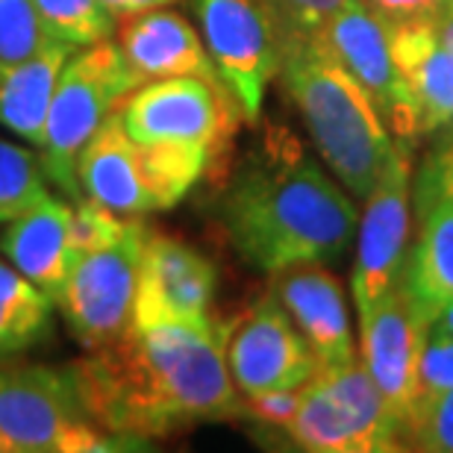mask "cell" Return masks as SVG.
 Returning <instances> with one entry per match:
<instances>
[{"mask_svg": "<svg viewBox=\"0 0 453 453\" xmlns=\"http://www.w3.org/2000/svg\"><path fill=\"white\" fill-rule=\"evenodd\" d=\"M142 439L115 436L88 418L68 368L0 362V453L139 450Z\"/></svg>", "mask_w": 453, "mask_h": 453, "instance_id": "obj_4", "label": "cell"}, {"mask_svg": "<svg viewBox=\"0 0 453 453\" xmlns=\"http://www.w3.org/2000/svg\"><path fill=\"white\" fill-rule=\"evenodd\" d=\"M280 77L324 165L362 203L397 150L377 104L312 39L283 44Z\"/></svg>", "mask_w": 453, "mask_h": 453, "instance_id": "obj_3", "label": "cell"}, {"mask_svg": "<svg viewBox=\"0 0 453 453\" xmlns=\"http://www.w3.org/2000/svg\"><path fill=\"white\" fill-rule=\"evenodd\" d=\"M135 88H139V80L112 39L80 48L65 62L48 112L39 159L48 183L57 186L71 201L83 197L77 162L86 142Z\"/></svg>", "mask_w": 453, "mask_h": 453, "instance_id": "obj_5", "label": "cell"}, {"mask_svg": "<svg viewBox=\"0 0 453 453\" xmlns=\"http://www.w3.org/2000/svg\"><path fill=\"white\" fill-rule=\"evenodd\" d=\"M436 324H439V327H445V330H450V333H453V303H450V306H445V310H441V315L436 319Z\"/></svg>", "mask_w": 453, "mask_h": 453, "instance_id": "obj_35", "label": "cell"}, {"mask_svg": "<svg viewBox=\"0 0 453 453\" xmlns=\"http://www.w3.org/2000/svg\"><path fill=\"white\" fill-rule=\"evenodd\" d=\"M219 286L215 265L192 244L174 235L148 233L139 262V283L130 327L159 324H203Z\"/></svg>", "mask_w": 453, "mask_h": 453, "instance_id": "obj_14", "label": "cell"}, {"mask_svg": "<svg viewBox=\"0 0 453 453\" xmlns=\"http://www.w3.org/2000/svg\"><path fill=\"white\" fill-rule=\"evenodd\" d=\"M433 27H436V30H439V35H441V39H445V44H450V48H453V9H450V12L441 15L439 21L433 24Z\"/></svg>", "mask_w": 453, "mask_h": 453, "instance_id": "obj_34", "label": "cell"}, {"mask_svg": "<svg viewBox=\"0 0 453 453\" xmlns=\"http://www.w3.org/2000/svg\"><path fill=\"white\" fill-rule=\"evenodd\" d=\"M433 197H445L453 203V133L436 135V148L427 153L415 183V201H433Z\"/></svg>", "mask_w": 453, "mask_h": 453, "instance_id": "obj_30", "label": "cell"}, {"mask_svg": "<svg viewBox=\"0 0 453 453\" xmlns=\"http://www.w3.org/2000/svg\"><path fill=\"white\" fill-rule=\"evenodd\" d=\"M35 9H39L44 33L74 48L112 39L118 24L101 0H35Z\"/></svg>", "mask_w": 453, "mask_h": 453, "instance_id": "obj_23", "label": "cell"}, {"mask_svg": "<svg viewBox=\"0 0 453 453\" xmlns=\"http://www.w3.org/2000/svg\"><path fill=\"white\" fill-rule=\"evenodd\" d=\"M283 433L297 450L310 453L406 450L401 424L359 357L321 365L303 386L301 406Z\"/></svg>", "mask_w": 453, "mask_h": 453, "instance_id": "obj_6", "label": "cell"}, {"mask_svg": "<svg viewBox=\"0 0 453 453\" xmlns=\"http://www.w3.org/2000/svg\"><path fill=\"white\" fill-rule=\"evenodd\" d=\"M124 130L135 144L206 148L212 165L239 130L242 112L221 80L162 77L139 86L118 106Z\"/></svg>", "mask_w": 453, "mask_h": 453, "instance_id": "obj_7", "label": "cell"}, {"mask_svg": "<svg viewBox=\"0 0 453 453\" xmlns=\"http://www.w3.org/2000/svg\"><path fill=\"white\" fill-rule=\"evenodd\" d=\"M148 226L133 219L130 230L112 248L83 253L62 288L57 306L86 350L110 344L130 327L142 248Z\"/></svg>", "mask_w": 453, "mask_h": 453, "instance_id": "obj_10", "label": "cell"}, {"mask_svg": "<svg viewBox=\"0 0 453 453\" xmlns=\"http://www.w3.org/2000/svg\"><path fill=\"white\" fill-rule=\"evenodd\" d=\"M133 219H124L112 210H106L92 197H80L71 210V242H74L77 259L83 253H95L104 248H112L115 242H121L127 230H130Z\"/></svg>", "mask_w": 453, "mask_h": 453, "instance_id": "obj_26", "label": "cell"}, {"mask_svg": "<svg viewBox=\"0 0 453 453\" xmlns=\"http://www.w3.org/2000/svg\"><path fill=\"white\" fill-rule=\"evenodd\" d=\"M418 383H421V401L430 395H441L453 388V333L439 327V324L430 327L427 344H424Z\"/></svg>", "mask_w": 453, "mask_h": 453, "instance_id": "obj_29", "label": "cell"}, {"mask_svg": "<svg viewBox=\"0 0 453 453\" xmlns=\"http://www.w3.org/2000/svg\"><path fill=\"white\" fill-rule=\"evenodd\" d=\"M101 4H104L106 12L115 18V21H121V18L148 12V9L171 6V4H177V0H101Z\"/></svg>", "mask_w": 453, "mask_h": 453, "instance_id": "obj_33", "label": "cell"}, {"mask_svg": "<svg viewBox=\"0 0 453 453\" xmlns=\"http://www.w3.org/2000/svg\"><path fill=\"white\" fill-rule=\"evenodd\" d=\"M371 12H377L386 24L427 21L436 24L441 15L450 12L453 0H362Z\"/></svg>", "mask_w": 453, "mask_h": 453, "instance_id": "obj_32", "label": "cell"}, {"mask_svg": "<svg viewBox=\"0 0 453 453\" xmlns=\"http://www.w3.org/2000/svg\"><path fill=\"white\" fill-rule=\"evenodd\" d=\"M201 39L242 121L259 124L262 101L280 74L283 42L262 0H192Z\"/></svg>", "mask_w": 453, "mask_h": 453, "instance_id": "obj_8", "label": "cell"}, {"mask_svg": "<svg viewBox=\"0 0 453 453\" xmlns=\"http://www.w3.org/2000/svg\"><path fill=\"white\" fill-rule=\"evenodd\" d=\"M262 4L274 18L280 42L286 44L297 39H312L344 0H262Z\"/></svg>", "mask_w": 453, "mask_h": 453, "instance_id": "obj_28", "label": "cell"}, {"mask_svg": "<svg viewBox=\"0 0 453 453\" xmlns=\"http://www.w3.org/2000/svg\"><path fill=\"white\" fill-rule=\"evenodd\" d=\"M395 65L418 112L421 135L453 133V48L427 21L386 24Z\"/></svg>", "mask_w": 453, "mask_h": 453, "instance_id": "obj_18", "label": "cell"}, {"mask_svg": "<svg viewBox=\"0 0 453 453\" xmlns=\"http://www.w3.org/2000/svg\"><path fill=\"white\" fill-rule=\"evenodd\" d=\"M271 277V295L283 303L321 365H342L359 357L344 292L324 262H303Z\"/></svg>", "mask_w": 453, "mask_h": 453, "instance_id": "obj_15", "label": "cell"}, {"mask_svg": "<svg viewBox=\"0 0 453 453\" xmlns=\"http://www.w3.org/2000/svg\"><path fill=\"white\" fill-rule=\"evenodd\" d=\"M233 321L127 327L71 362L97 427L130 439H165L206 421L244 418V397L226 368Z\"/></svg>", "mask_w": 453, "mask_h": 453, "instance_id": "obj_1", "label": "cell"}, {"mask_svg": "<svg viewBox=\"0 0 453 453\" xmlns=\"http://www.w3.org/2000/svg\"><path fill=\"white\" fill-rule=\"evenodd\" d=\"M219 212L235 253L262 274L342 259L359 224L348 188L280 127L235 171Z\"/></svg>", "mask_w": 453, "mask_h": 453, "instance_id": "obj_2", "label": "cell"}, {"mask_svg": "<svg viewBox=\"0 0 453 453\" xmlns=\"http://www.w3.org/2000/svg\"><path fill=\"white\" fill-rule=\"evenodd\" d=\"M53 306L21 271L0 262V362L21 357L50 336Z\"/></svg>", "mask_w": 453, "mask_h": 453, "instance_id": "obj_22", "label": "cell"}, {"mask_svg": "<svg viewBox=\"0 0 453 453\" xmlns=\"http://www.w3.org/2000/svg\"><path fill=\"white\" fill-rule=\"evenodd\" d=\"M42 159L35 153L0 139V224H9L35 203H42L48 192Z\"/></svg>", "mask_w": 453, "mask_h": 453, "instance_id": "obj_24", "label": "cell"}, {"mask_svg": "<svg viewBox=\"0 0 453 453\" xmlns=\"http://www.w3.org/2000/svg\"><path fill=\"white\" fill-rule=\"evenodd\" d=\"M71 210L74 206L50 195L9 221L0 239V253L53 303L59 301L77 265V250L71 242Z\"/></svg>", "mask_w": 453, "mask_h": 453, "instance_id": "obj_19", "label": "cell"}, {"mask_svg": "<svg viewBox=\"0 0 453 453\" xmlns=\"http://www.w3.org/2000/svg\"><path fill=\"white\" fill-rule=\"evenodd\" d=\"M118 48L139 86L150 83V80L186 74L221 80L201 33L186 15L168 6L121 18L118 21Z\"/></svg>", "mask_w": 453, "mask_h": 453, "instance_id": "obj_16", "label": "cell"}, {"mask_svg": "<svg viewBox=\"0 0 453 453\" xmlns=\"http://www.w3.org/2000/svg\"><path fill=\"white\" fill-rule=\"evenodd\" d=\"M406 450L453 453V388L424 397L403 433Z\"/></svg>", "mask_w": 453, "mask_h": 453, "instance_id": "obj_27", "label": "cell"}, {"mask_svg": "<svg viewBox=\"0 0 453 453\" xmlns=\"http://www.w3.org/2000/svg\"><path fill=\"white\" fill-rule=\"evenodd\" d=\"M412 165L410 148L397 144L377 186L362 201L357 224V262H353V301L359 315L368 312L388 292L403 283L406 242L412 212Z\"/></svg>", "mask_w": 453, "mask_h": 453, "instance_id": "obj_11", "label": "cell"}, {"mask_svg": "<svg viewBox=\"0 0 453 453\" xmlns=\"http://www.w3.org/2000/svg\"><path fill=\"white\" fill-rule=\"evenodd\" d=\"M226 368L242 397H250L277 388H301L319 374L321 362L283 303L265 295L233 321L226 336Z\"/></svg>", "mask_w": 453, "mask_h": 453, "instance_id": "obj_13", "label": "cell"}, {"mask_svg": "<svg viewBox=\"0 0 453 453\" xmlns=\"http://www.w3.org/2000/svg\"><path fill=\"white\" fill-rule=\"evenodd\" d=\"M301 395H303V386L250 395V397H244V418L259 421V424H265V427L286 430L288 421L295 418L297 406H301Z\"/></svg>", "mask_w": 453, "mask_h": 453, "instance_id": "obj_31", "label": "cell"}, {"mask_svg": "<svg viewBox=\"0 0 453 453\" xmlns=\"http://www.w3.org/2000/svg\"><path fill=\"white\" fill-rule=\"evenodd\" d=\"M48 39L35 0H0V77Z\"/></svg>", "mask_w": 453, "mask_h": 453, "instance_id": "obj_25", "label": "cell"}, {"mask_svg": "<svg viewBox=\"0 0 453 453\" xmlns=\"http://www.w3.org/2000/svg\"><path fill=\"white\" fill-rule=\"evenodd\" d=\"M80 48L59 39H44L42 48L0 77V124L24 142L42 148L48 112L57 95L59 74Z\"/></svg>", "mask_w": 453, "mask_h": 453, "instance_id": "obj_20", "label": "cell"}, {"mask_svg": "<svg viewBox=\"0 0 453 453\" xmlns=\"http://www.w3.org/2000/svg\"><path fill=\"white\" fill-rule=\"evenodd\" d=\"M312 42H319L371 95L397 144L412 148L424 139L418 112H415L401 71L395 65L383 18L371 12L362 0H344L312 35Z\"/></svg>", "mask_w": 453, "mask_h": 453, "instance_id": "obj_9", "label": "cell"}, {"mask_svg": "<svg viewBox=\"0 0 453 453\" xmlns=\"http://www.w3.org/2000/svg\"><path fill=\"white\" fill-rule=\"evenodd\" d=\"M418 233L406 253L403 286L415 306L436 324L445 306L453 303V203L445 197L415 201Z\"/></svg>", "mask_w": 453, "mask_h": 453, "instance_id": "obj_21", "label": "cell"}, {"mask_svg": "<svg viewBox=\"0 0 453 453\" xmlns=\"http://www.w3.org/2000/svg\"><path fill=\"white\" fill-rule=\"evenodd\" d=\"M77 177L86 197L124 219L159 212L148 171H144L142 148L124 130L118 110L86 142L77 162Z\"/></svg>", "mask_w": 453, "mask_h": 453, "instance_id": "obj_17", "label": "cell"}, {"mask_svg": "<svg viewBox=\"0 0 453 453\" xmlns=\"http://www.w3.org/2000/svg\"><path fill=\"white\" fill-rule=\"evenodd\" d=\"M430 327L433 321L415 306L403 283L359 315V359L401 424V436L421 403L418 365Z\"/></svg>", "mask_w": 453, "mask_h": 453, "instance_id": "obj_12", "label": "cell"}]
</instances>
